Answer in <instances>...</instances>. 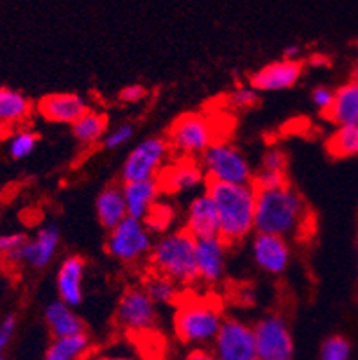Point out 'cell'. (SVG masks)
Masks as SVG:
<instances>
[{"label": "cell", "instance_id": "cell-30", "mask_svg": "<svg viewBox=\"0 0 358 360\" xmlns=\"http://www.w3.org/2000/svg\"><path fill=\"white\" fill-rule=\"evenodd\" d=\"M174 219H176V210H174V206L160 199L143 221H146L147 228H149L153 233L163 235L167 233V230L172 226Z\"/></svg>", "mask_w": 358, "mask_h": 360}, {"label": "cell", "instance_id": "cell-41", "mask_svg": "<svg viewBox=\"0 0 358 360\" xmlns=\"http://www.w3.org/2000/svg\"><path fill=\"white\" fill-rule=\"evenodd\" d=\"M90 360H140L134 355H127V353H113V355H97Z\"/></svg>", "mask_w": 358, "mask_h": 360}, {"label": "cell", "instance_id": "cell-29", "mask_svg": "<svg viewBox=\"0 0 358 360\" xmlns=\"http://www.w3.org/2000/svg\"><path fill=\"white\" fill-rule=\"evenodd\" d=\"M6 142H8V153L13 160L27 158L32 150L36 149L38 133L32 131L31 127H16V129H11Z\"/></svg>", "mask_w": 358, "mask_h": 360}, {"label": "cell", "instance_id": "cell-31", "mask_svg": "<svg viewBox=\"0 0 358 360\" xmlns=\"http://www.w3.org/2000/svg\"><path fill=\"white\" fill-rule=\"evenodd\" d=\"M351 345L344 335H330L321 342L319 360H350Z\"/></svg>", "mask_w": 358, "mask_h": 360}, {"label": "cell", "instance_id": "cell-21", "mask_svg": "<svg viewBox=\"0 0 358 360\" xmlns=\"http://www.w3.org/2000/svg\"><path fill=\"white\" fill-rule=\"evenodd\" d=\"M95 212H97V219L103 228L108 231L113 230L115 226H118L124 219L127 217V206L126 199H124L122 185L118 183H110L98 192L97 199H95Z\"/></svg>", "mask_w": 358, "mask_h": 360}, {"label": "cell", "instance_id": "cell-37", "mask_svg": "<svg viewBox=\"0 0 358 360\" xmlns=\"http://www.w3.org/2000/svg\"><path fill=\"white\" fill-rule=\"evenodd\" d=\"M27 235L20 233V231H11V233H0V257H6L16 250L18 245L24 244L27 240Z\"/></svg>", "mask_w": 358, "mask_h": 360}, {"label": "cell", "instance_id": "cell-23", "mask_svg": "<svg viewBox=\"0 0 358 360\" xmlns=\"http://www.w3.org/2000/svg\"><path fill=\"white\" fill-rule=\"evenodd\" d=\"M32 115V103L25 94L15 88L0 86V122L9 129L22 127Z\"/></svg>", "mask_w": 358, "mask_h": 360}, {"label": "cell", "instance_id": "cell-27", "mask_svg": "<svg viewBox=\"0 0 358 360\" xmlns=\"http://www.w3.org/2000/svg\"><path fill=\"white\" fill-rule=\"evenodd\" d=\"M142 287L156 305H177L183 297L181 285L158 273L147 274L142 281Z\"/></svg>", "mask_w": 358, "mask_h": 360}, {"label": "cell", "instance_id": "cell-20", "mask_svg": "<svg viewBox=\"0 0 358 360\" xmlns=\"http://www.w3.org/2000/svg\"><path fill=\"white\" fill-rule=\"evenodd\" d=\"M124 199H126L127 215L134 219H146L154 205L160 201L162 188L158 185V179H146V181L124 183Z\"/></svg>", "mask_w": 358, "mask_h": 360}, {"label": "cell", "instance_id": "cell-5", "mask_svg": "<svg viewBox=\"0 0 358 360\" xmlns=\"http://www.w3.org/2000/svg\"><path fill=\"white\" fill-rule=\"evenodd\" d=\"M199 163L208 183L248 185L252 181L255 169L236 146L228 140H217L199 156Z\"/></svg>", "mask_w": 358, "mask_h": 360}, {"label": "cell", "instance_id": "cell-44", "mask_svg": "<svg viewBox=\"0 0 358 360\" xmlns=\"http://www.w3.org/2000/svg\"><path fill=\"white\" fill-rule=\"evenodd\" d=\"M357 248H358V242H357Z\"/></svg>", "mask_w": 358, "mask_h": 360}, {"label": "cell", "instance_id": "cell-24", "mask_svg": "<svg viewBox=\"0 0 358 360\" xmlns=\"http://www.w3.org/2000/svg\"><path fill=\"white\" fill-rule=\"evenodd\" d=\"M337 127L358 122V83L347 81L335 90V99L326 115Z\"/></svg>", "mask_w": 358, "mask_h": 360}, {"label": "cell", "instance_id": "cell-33", "mask_svg": "<svg viewBox=\"0 0 358 360\" xmlns=\"http://www.w3.org/2000/svg\"><path fill=\"white\" fill-rule=\"evenodd\" d=\"M134 135V126L129 122L118 124L117 127H113L111 131H108L106 136L103 139V147L104 149H118L122 147L124 143L129 142Z\"/></svg>", "mask_w": 358, "mask_h": 360}, {"label": "cell", "instance_id": "cell-4", "mask_svg": "<svg viewBox=\"0 0 358 360\" xmlns=\"http://www.w3.org/2000/svg\"><path fill=\"white\" fill-rule=\"evenodd\" d=\"M153 273L176 281L177 285H192L199 280L196 265V238L183 228L160 235L149 255Z\"/></svg>", "mask_w": 358, "mask_h": 360}, {"label": "cell", "instance_id": "cell-17", "mask_svg": "<svg viewBox=\"0 0 358 360\" xmlns=\"http://www.w3.org/2000/svg\"><path fill=\"white\" fill-rule=\"evenodd\" d=\"M84 273H87V260L81 255H68L59 264L56 274V289L59 300L68 307H77L84 300Z\"/></svg>", "mask_w": 358, "mask_h": 360}, {"label": "cell", "instance_id": "cell-12", "mask_svg": "<svg viewBox=\"0 0 358 360\" xmlns=\"http://www.w3.org/2000/svg\"><path fill=\"white\" fill-rule=\"evenodd\" d=\"M59 244H61L59 228L56 224H47L39 228L34 237L27 238L4 258L11 264H27L34 269H45L58 255Z\"/></svg>", "mask_w": 358, "mask_h": 360}, {"label": "cell", "instance_id": "cell-32", "mask_svg": "<svg viewBox=\"0 0 358 360\" xmlns=\"http://www.w3.org/2000/svg\"><path fill=\"white\" fill-rule=\"evenodd\" d=\"M226 99H228V103L235 110H244V108L255 106L260 97H258V90H255L251 84H238V86H235L229 91Z\"/></svg>", "mask_w": 358, "mask_h": 360}, {"label": "cell", "instance_id": "cell-35", "mask_svg": "<svg viewBox=\"0 0 358 360\" xmlns=\"http://www.w3.org/2000/svg\"><path fill=\"white\" fill-rule=\"evenodd\" d=\"M16 325H18V321H16L15 314H8L0 319V360H4L6 348L15 335Z\"/></svg>", "mask_w": 358, "mask_h": 360}, {"label": "cell", "instance_id": "cell-3", "mask_svg": "<svg viewBox=\"0 0 358 360\" xmlns=\"http://www.w3.org/2000/svg\"><path fill=\"white\" fill-rule=\"evenodd\" d=\"M222 305L210 296H183L176 305L174 332L177 339L193 348L212 345L222 321Z\"/></svg>", "mask_w": 358, "mask_h": 360}, {"label": "cell", "instance_id": "cell-8", "mask_svg": "<svg viewBox=\"0 0 358 360\" xmlns=\"http://www.w3.org/2000/svg\"><path fill=\"white\" fill-rule=\"evenodd\" d=\"M167 140L170 149L181 153L183 158H196V155L201 156L219 139L215 136L208 117L190 111L179 115L170 124Z\"/></svg>", "mask_w": 358, "mask_h": 360}, {"label": "cell", "instance_id": "cell-7", "mask_svg": "<svg viewBox=\"0 0 358 360\" xmlns=\"http://www.w3.org/2000/svg\"><path fill=\"white\" fill-rule=\"evenodd\" d=\"M170 143L165 136H147L138 142L126 156L120 170L122 183L156 179L167 165L170 156Z\"/></svg>", "mask_w": 358, "mask_h": 360}, {"label": "cell", "instance_id": "cell-16", "mask_svg": "<svg viewBox=\"0 0 358 360\" xmlns=\"http://www.w3.org/2000/svg\"><path fill=\"white\" fill-rule=\"evenodd\" d=\"M183 230L188 231L196 240L208 237H219V214L217 206L210 194L205 191L190 199L185 212V226Z\"/></svg>", "mask_w": 358, "mask_h": 360}, {"label": "cell", "instance_id": "cell-6", "mask_svg": "<svg viewBox=\"0 0 358 360\" xmlns=\"http://www.w3.org/2000/svg\"><path fill=\"white\" fill-rule=\"evenodd\" d=\"M153 245V231L147 228L146 221L129 215L108 231L106 237L108 255L122 264H138L149 258Z\"/></svg>", "mask_w": 358, "mask_h": 360}, {"label": "cell", "instance_id": "cell-13", "mask_svg": "<svg viewBox=\"0 0 358 360\" xmlns=\"http://www.w3.org/2000/svg\"><path fill=\"white\" fill-rule=\"evenodd\" d=\"M156 179L160 188H162V194L167 195H177L197 191L199 186H206V183H208L199 160L183 158V156L167 163Z\"/></svg>", "mask_w": 358, "mask_h": 360}, {"label": "cell", "instance_id": "cell-25", "mask_svg": "<svg viewBox=\"0 0 358 360\" xmlns=\"http://www.w3.org/2000/svg\"><path fill=\"white\" fill-rule=\"evenodd\" d=\"M91 348V339L88 333H79L70 337H56L47 346L44 360H84Z\"/></svg>", "mask_w": 358, "mask_h": 360}, {"label": "cell", "instance_id": "cell-14", "mask_svg": "<svg viewBox=\"0 0 358 360\" xmlns=\"http://www.w3.org/2000/svg\"><path fill=\"white\" fill-rule=\"evenodd\" d=\"M251 253L255 264L267 274H283L292 260L290 242L278 235L255 233L251 240Z\"/></svg>", "mask_w": 358, "mask_h": 360}, {"label": "cell", "instance_id": "cell-40", "mask_svg": "<svg viewBox=\"0 0 358 360\" xmlns=\"http://www.w3.org/2000/svg\"><path fill=\"white\" fill-rule=\"evenodd\" d=\"M300 54H301V47L298 44H288L287 47L283 49V60L298 61Z\"/></svg>", "mask_w": 358, "mask_h": 360}, {"label": "cell", "instance_id": "cell-18", "mask_svg": "<svg viewBox=\"0 0 358 360\" xmlns=\"http://www.w3.org/2000/svg\"><path fill=\"white\" fill-rule=\"evenodd\" d=\"M229 245L221 237H208L196 240V265L199 280L206 283L221 281L226 273Z\"/></svg>", "mask_w": 358, "mask_h": 360}, {"label": "cell", "instance_id": "cell-9", "mask_svg": "<svg viewBox=\"0 0 358 360\" xmlns=\"http://www.w3.org/2000/svg\"><path fill=\"white\" fill-rule=\"evenodd\" d=\"M258 360H294V337L287 317L269 312L252 325Z\"/></svg>", "mask_w": 358, "mask_h": 360}, {"label": "cell", "instance_id": "cell-19", "mask_svg": "<svg viewBox=\"0 0 358 360\" xmlns=\"http://www.w3.org/2000/svg\"><path fill=\"white\" fill-rule=\"evenodd\" d=\"M305 70L303 61L278 60L265 65L249 77V84L258 91H278L294 86Z\"/></svg>", "mask_w": 358, "mask_h": 360}, {"label": "cell", "instance_id": "cell-36", "mask_svg": "<svg viewBox=\"0 0 358 360\" xmlns=\"http://www.w3.org/2000/svg\"><path fill=\"white\" fill-rule=\"evenodd\" d=\"M310 97H312V103L315 104V108H319V110L323 111V115H326L328 111H330L331 104H333L335 90H331L330 86L321 84V86H315L314 90H312Z\"/></svg>", "mask_w": 358, "mask_h": 360}, {"label": "cell", "instance_id": "cell-39", "mask_svg": "<svg viewBox=\"0 0 358 360\" xmlns=\"http://www.w3.org/2000/svg\"><path fill=\"white\" fill-rule=\"evenodd\" d=\"M185 360H217V356H215V353L212 352V348H208V346H203V348L190 349Z\"/></svg>", "mask_w": 358, "mask_h": 360}, {"label": "cell", "instance_id": "cell-15", "mask_svg": "<svg viewBox=\"0 0 358 360\" xmlns=\"http://www.w3.org/2000/svg\"><path fill=\"white\" fill-rule=\"evenodd\" d=\"M36 110L45 120L58 124H74L90 110L87 99L74 91H54L47 94L36 104Z\"/></svg>", "mask_w": 358, "mask_h": 360}, {"label": "cell", "instance_id": "cell-28", "mask_svg": "<svg viewBox=\"0 0 358 360\" xmlns=\"http://www.w3.org/2000/svg\"><path fill=\"white\" fill-rule=\"evenodd\" d=\"M328 155L335 158H350L358 155V122L337 127L326 140Z\"/></svg>", "mask_w": 358, "mask_h": 360}, {"label": "cell", "instance_id": "cell-10", "mask_svg": "<svg viewBox=\"0 0 358 360\" xmlns=\"http://www.w3.org/2000/svg\"><path fill=\"white\" fill-rule=\"evenodd\" d=\"M217 360H258L252 325L236 316H226L212 342Z\"/></svg>", "mask_w": 358, "mask_h": 360}, {"label": "cell", "instance_id": "cell-1", "mask_svg": "<svg viewBox=\"0 0 358 360\" xmlns=\"http://www.w3.org/2000/svg\"><path fill=\"white\" fill-rule=\"evenodd\" d=\"M315 230V214L290 181L271 191H256L255 233L290 240H308Z\"/></svg>", "mask_w": 358, "mask_h": 360}, {"label": "cell", "instance_id": "cell-42", "mask_svg": "<svg viewBox=\"0 0 358 360\" xmlns=\"http://www.w3.org/2000/svg\"><path fill=\"white\" fill-rule=\"evenodd\" d=\"M9 133H11V129H9V127L6 126V124L0 122V142H4V140H8Z\"/></svg>", "mask_w": 358, "mask_h": 360}, {"label": "cell", "instance_id": "cell-38", "mask_svg": "<svg viewBox=\"0 0 358 360\" xmlns=\"http://www.w3.org/2000/svg\"><path fill=\"white\" fill-rule=\"evenodd\" d=\"M146 96H147V88L140 83H133V84H127V86H124L122 90H120L118 99L122 101V103L134 104V103H140Z\"/></svg>", "mask_w": 358, "mask_h": 360}, {"label": "cell", "instance_id": "cell-2", "mask_svg": "<svg viewBox=\"0 0 358 360\" xmlns=\"http://www.w3.org/2000/svg\"><path fill=\"white\" fill-rule=\"evenodd\" d=\"M206 192L213 199L219 214V237L235 245L255 231L256 188L248 185L206 183Z\"/></svg>", "mask_w": 358, "mask_h": 360}, {"label": "cell", "instance_id": "cell-11", "mask_svg": "<svg viewBox=\"0 0 358 360\" xmlns=\"http://www.w3.org/2000/svg\"><path fill=\"white\" fill-rule=\"evenodd\" d=\"M156 307L142 285H131L118 297L115 323L127 332L140 333L153 330L158 319Z\"/></svg>", "mask_w": 358, "mask_h": 360}, {"label": "cell", "instance_id": "cell-34", "mask_svg": "<svg viewBox=\"0 0 358 360\" xmlns=\"http://www.w3.org/2000/svg\"><path fill=\"white\" fill-rule=\"evenodd\" d=\"M288 158L285 155V150L281 147H269L262 156L260 169L274 170V172H287Z\"/></svg>", "mask_w": 358, "mask_h": 360}, {"label": "cell", "instance_id": "cell-43", "mask_svg": "<svg viewBox=\"0 0 358 360\" xmlns=\"http://www.w3.org/2000/svg\"><path fill=\"white\" fill-rule=\"evenodd\" d=\"M351 81L358 83V61H357V63H354L353 70H351Z\"/></svg>", "mask_w": 358, "mask_h": 360}, {"label": "cell", "instance_id": "cell-22", "mask_svg": "<svg viewBox=\"0 0 358 360\" xmlns=\"http://www.w3.org/2000/svg\"><path fill=\"white\" fill-rule=\"evenodd\" d=\"M45 323H47L49 332L52 337H70L79 335V333H87L84 328V321L74 312L72 307L59 300H52L44 310Z\"/></svg>", "mask_w": 358, "mask_h": 360}, {"label": "cell", "instance_id": "cell-26", "mask_svg": "<svg viewBox=\"0 0 358 360\" xmlns=\"http://www.w3.org/2000/svg\"><path fill=\"white\" fill-rule=\"evenodd\" d=\"M72 135L83 146H94L97 142H103L108 133V117L103 111L88 110L81 119L72 124Z\"/></svg>", "mask_w": 358, "mask_h": 360}]
</instances>
